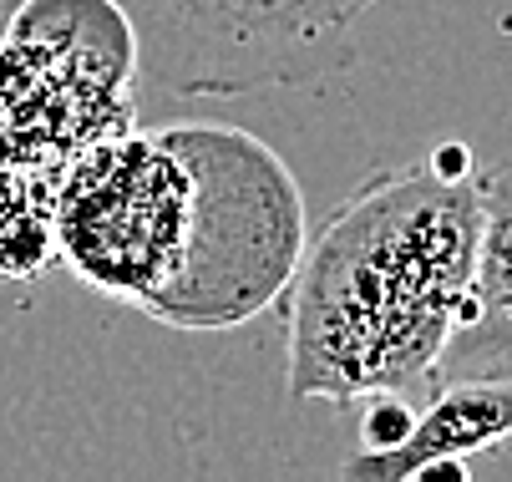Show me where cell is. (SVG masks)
<instances>
[{"instance_id":"1","label":"cell","mask_w":512,"mask_h":482,"mask_svg":"<svg viewBox=\"0 0 512 482\" xmlns=\"http://www.w3.org/2000/svg\"><path fill=\"white\" fill-rule=\"evenodd\" d=\"M477 158L442 143L381 173L305 239L289 300V401H360L436 376L477 259Z\"/></svg>"},{"instance_id":"2","label":"cell","mask_w":512,"mask_h":482,"mask_svg":"<svg viewBox=\"0 0 512 482\" xmlns=\"http://www.w3.org/2000/svg\"><path fill=\"white\" fill-rule=\"evenodd\" d=\"M188 163V224L148 320L229 330L269 310L305 254V198L284 158L244 127H168Z\"/></svg>"},{"instance_id":"3","label":"cell","mask_w":512,"mask_h":482,"mask_svg":"<svg viewBox=\"0 0 512 482\" xmlns=\"http://www.w3.org/2000/svg\"><path fill=\"white\" fill-rule=\"evenodd\" d=\"M132 26L137 87L153 97H249L315 87L355 61L381 0H112Z\"/></svg>"},{"instance_id":"4","label":"cell","mask_w":512,"mask_h":482,"mask_svg":"<svg viewBox=\"0 0 512 482\" xmlns=\"http://www.w3.org/2000/svg\"><path fill=\"white\" fill-rule=\"evenodd\" d=\"M137 46L112 0H26L0 41V168L56 173L132 127Z\"/></svg>"},{"instance_id":"5","label":"cell","mask_w":512,"mask_h":482,"mask_svg":"<svg viewBox=\"0 0 512 482\" xmlns=\"http://www.w3.org/2000/svg\"><path fill=\"white\" fill-rule=\"evenodd\" d=\"M188 224V163L173 132L122 127L51 173L56 254L82 285L148 315L173 280Z\"/></svg>"},{"instance_id":"6","label":"cell","mask_w":512,"mask_h":482,"mask_svg":"<svg viewBox=\"0 0 512 482\" xmlns=\"http://www.w3.org/2000/svg\"><path fill=\"white\" fill-rule=\"evenodd\" d=\"M512 457V376H452L431 381V401L416 411L396 447L355 452L340 477L350 482H416L467 477L472 457Z\"/></svg>"},{"instance_id":"7","label":"cell","mask_w":512,"mask_h":482,"mask_svg":"<svg viewBox=\"0 0 512 482\" xmlns=\"http://www.w3.org/2000/svg\"><path fill=\"white\" fill-rule=\"evenodd\" d=\"M477 259L462 320L431 381L452 376H512V158L477 173Z\"/></svg>"},{"instance_id":"8","label":"cell","mask_w":512,"mask_h":482,"mask_svg":"<svg viewBox=\"0 0 512 482\" xmlns=\"http://www.w3.org/2000/svg\"><path fill=\"white\" fill-rule=\"evenodd\" d=\"M51 254V173L0 168V274L31 280L51 264Z\"/></svg>"},{"instance_id":"9","label":"cell","mask_w":512,"mask_h":482,"mask_svg":"<svg viewBox=\"0 0 512 482\" xmlns=\"http://www.w3.org/2000/svg\"><path fill=\"white\" fill-rule=\"evenodd\" d=\"M416 422V406H406V391H371L360 396V452L396 447Z\"/></svg>"}]
</instances>
